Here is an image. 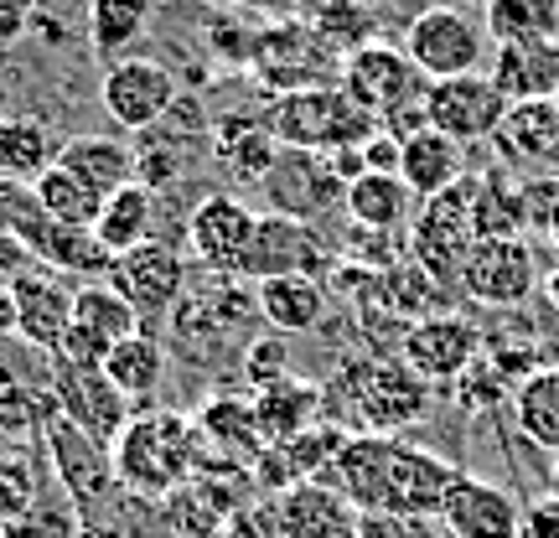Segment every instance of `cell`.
Here are the masks:
<instances>
[{"instance_id":"cell-1","label":"cell","mask_w":559,"mask_h":538,"mask_svg":"<svg viewBox=\"0 0 559 538\" xmlns=\"http://www.w3.org/2000/svg\"><path fill=\"white\" fill-rule=\"evenodd\" d=\"M430 394L436 388L404 358H358L321 383V419L353 435H400L404 425L430 415Z\"/></svg>"},{"instance_id":"cell-2","label":"cell","mask_w":559,"mask_h":538,"mask_svg":"<svg viewBox=\"0 0 559 538\" xmlns=\"http://www.w3.org/2000/svg\"><path fill=\"white\" fill-rule=\"evenodd\" d=\"M202 451L207 445H202L198 425L187 415H177V409H135L109 456H115V481L130 498L166 502L177 487L198 477Z\"/></svg>"},{"instance_id":"cell-3","label":"cell","mask_w":559,"mask_h":538,"mask_svg":"<svg viewBox=\"0 0 559 538\" xmlns=\"http://www.w3.org/2000/svg\"><path fill=\"white\" fill-rule=\"evenodd\" d=\"M270 130H275L280 145L337 156V151H358V145H368L383 124L373 120L342 83H321V88L280 94V99L270 104Z\"/></svg>"},{"instance_id":"cell-4","label":"cell","mask_w":559,"mask_h":538,"mask_svg":"<svg viewBox=\"0 0 559 538\" xmlns=\"http://www.w3.org/2000/svg\"><path fill=\"white\" fill-rule=\"evenodd\" d=\"M487 41L492 37H487L481 16L461 11V5H445V0L425 5V11L404 26V52H409V62H415L430 83L487 73V62H492Z\"/></svg>"},{"instance_id":"cell-5","label":"cell","mask_w":559,"mask_h":538,"mask_svg":"<svg viewBox=\"0 0 559 538\" xmlns=\"http://www.w3.org/2000/svg\"><path fill=\"white\" fill-rule=\"evenodd\" d=\"M135 140V181H145L151 192H166L177 187L202 156H213V120L202 99H187L181 94L166 115H160L151 130H140Z\"/></svg>"},{"instance_id":"cell-6","label":"cell","mask_w":559,"mask_h":538,"mask_svg":"<svg viewBox=\"0 0 559 538\" xmlns=\"http://www.w3.org/2000/svg\"><path fill=\"white\" fill-rule=\"evenodd\" d=\"M58 415V358L21 337H0V435H32Z\"/></svg>"},{"instance_id":"cell-7","label":"cell","mask_w":559,"mask_h":538,"mask_svg":"<svg viewBox=\"0 0 559 538\" xmlns=\"http://www.w3.org/2000/svg\"><path fill=\"white\" fill-rule=\"evenodd\" d=\"M337 83L379 124L389 120V115H400V109L425 104V94H430V79L419 73L415 62H409V52L394 47V41H368V47H358V52H347Z\"/></svg>"},{"instance_id":"cell-8","label":"cell","mask_w":559,"mask_h":538,"mask_svg":"<svg viewBox=\"0 0 559 538\" xmlns=\"http://www.w3.org/2000/svg\"><path fill=\"white\" fill-rule=\"evenodd\" d=\"M254 73L264 79V88L296 94V88L337 83L342 79V58L317 37V32H311V21H270V26H260Z\"/></svg>"},{"instance_id":"cell-9","label":"cell","mask_w":559,"mask_h":538,"mask_svg":"<svg viewBox=\"0 0 559 538\" xmlns=\"http://www.w3.org/2000/svg\"><path fill=\"white\" fill-rule=\"evenodd\" d=\"M472 198H477V177L456 181L451 192L430 198L415 213V234H409V249H415V264H425L440 285H461V264L477 249V234H472Z\"/></svg>"},{"instance_id":"cell-10","label":"cell","mask_w":559,"mask_h":538,"mask_svg":"<svg viewBox=\"0 0 559 538\" xmlns=\"http://www.w3.org/2000/svg\"><path fill=\"white\" fill-rule=\"evenodd\" d=\"M260 187H264L270 213L296 218V223L326 218V213L342 207V198H347V181L337 177L332 156H321V151H296V145H280L275 166H270V177H264Z\"/></svg>"},{"instance_id":"cell-11","label":"cell","mask_w":559,"mask_h":538,"mask_svg":"<svg viewBox=\"0 0 559 538\" xmlns=\"http://www.w3.org/2000/svg\"><path fill=\"white\" fill-rule=\"evenodd\" d=\"M104 279L130 300V311L140 316V332H151V321L177 311L181 296H187V260H181L177 243L151 239L140 249H130V254H120Z\"/></svg>"},{"instance_id":"cell-12","label":"cell","mask_w":559,"mask_h":538,"mask_svg":"<svg viewBox=\"0 0 559 538\" xmlns=\"http://www.w3.org/2000/svg\"><path fill=\"white\" fill-rule=\"evenodd\" d=\"M539 290V260L528 239H487L461 264V296L487 311H519Z\"/></svg>"},{"instance_id":"cell-13","label":"cell","mask_w":559,"mask_h":538,"mask_svg":"<svg viewBox=\"0 0 559 538\" xmlns=\"http://www.w3.org/2000/svg\"><path fill=\"white\" fill-rule=\"evenodd\" d=\"M181 99V83L171 79V68L156 58H120L104 68L99 79V104L104 115L120 124L124 135H140Z\"/></svg>"},{"instance_id":"cell-14","label":"cell","mask_w":559,"mask_h":538,"mask_svg":"<svg viewBox=\"0 0 559 538\" xmlns=\"http://www.w3.org/2000/svg\"><path fill=\"white\" fill-rule=\"evenodd\" d=\"M254 228H260V213L239 192H207L187 218V249L207 275H239Z\"/></svg>"},{"instance_id":"cell-15","label":"cell","mask_w":559,"mask_h":538,"mask_svg":"<svg viewBox=\"0 0 559 538\" xmlns=\"http://www.w3.org/2000/svg\"><path fill=\"white\" fill-rule=\"evenodd\" d=\"M37 435H41L47 461H52V471H58V487L79 502V507H94V502H104L120 487V481H115L109 445H99V440L88 435V430H79L68 415H52Z\"/></svg>"},{"instance_id":"cell-16","label":"cell","mask_w":559,"mask_h":538,"mask_svg":"<svg viewBox=\"0 0 559 538\" xmlns=\"http://www.w3.org/2000/svg\"><path fill=\"white\" fill-rule=\"evenodd\" d=\"M456 466L425 445H409V440L394 435V456H389V481H383V513L409 523L440 518V507L456 487Z\"/></svg>"},{"instance_id":"cell-17","label":"cell","mask_w":559,"mask_h":538,"mask_svg":"<svg viewBox=\"0 0 559 538\" xmlns=\"http://www.w3.org/2000/svg\"><path fill=\"white\" fill-rule=\"evenodd\" d=\"M400 358L409 362L430 388H440V383L456 388V383L466 379V368L481 358V332L466 316H456V311H440V316H425L404 332Z\"/></svg>"},{"instance_id":"cell-18","label":"cell","mask_w":559,"mask_h":538,"mask_svg":"<svg viewBox=\"0 0 559 538\" xmlns=\"http://www.w3.org/2000/svg\"><path fill=\"white\" fill-rule=\"evenodd\" d=\"M425 115H430V130H440V135L461 140V145H481V140L498 135L502 115H508V99L498 94V83L487 79V73H466V79L430 83Z\"/></svg>"},{"instance_id":"cell-19","label":"cell","mask_w":559,"mask_h":538,"mask_svg":"<svg viewBox=\"0 0 559 538\" xmlns=\"http://www.w3.org/2000/svg\"><path fill=\"white\" fill-rule=\"evenodd\" d=\"M321 264H326V249H321L311 223L264 213L260 228H254V239H249V249H243L239 279L260 285V279H275V275H317Z\"/></svg>"},{"instance_id":"cell-20","label":"cell","mask_w":559,"mask_h":538,"mask_svg":"<svg viewBox=\"0 0 559 538\" xmlns=\"http://www.w3.org/2000/svg\"><path fill=\"white\" fill-rule=\"evenodd\" d=\"M436 523L451 538H523V502L498 481L461 471Z\"/></svg>"},{"instance_id":"cell-21","label":"cell","mask_w":559,"mask_h":538,"mask_svg":"<svg viewBox=\"0 0 559 538\" xmlns=\"http://www.w3.org/2000/svg\"><path fill=\"white\" fill-rule=\"evenodd\" d=\"M347 435H353V430H342V425H332V419H321V425H311V430H300L296 440L264 445L249 477L264 487V498H280V492H290V487H300V481L326 477V466L337 461V451L347 445Z\"/></svg>"},{"instance_id":"cell-22","label":"cell","mask_w":559,"mask_h":538,"mask_svg":"<svg viewBox=\"0 0 559 538\" xmlns=\"http://www.w3.org/2000/svg\"><path fill=\"white\" fill-rule=\"evenodd\" d=\"M58 415H68L79 430H88L99 445L115 451V440H120V430L130 425L135 409L109 383L104 368H68V362H58Z\"/></svg>"},{"instance_id":"cell-23","label":"cell","mask_w":559,"mask_h":538,"mask_svg":"<svg viewBox=\"0 0 559 538\" xmlns=\"http://www.w3.org/2000/svg\"><path fill=\"white\" fill-rule=\"evenodd\" d=\"M11 296H16V337L32 342V347H58L62 332L73 326V296H79V285L62 275V270H41L32 264L26 275L11 279Z\"/></svg>"},{"instance_id":"cell-24","label":"cell","mask_w":559,"mask_h":538,"mask_svg":"<svg viewBox=\"0 0 559 538\" xmlns=\"http://www.w3.org/2000/svg\"><path fill=\"white\" fill-rule=\"evenodd\" d=\"M502 166H513L523 177H544L549 160L559 156V99H523L508 104L498 135H492Z\"/></svg>"},{"instance_id":"cell-25","label":"cell","mask_w":559,"mask_h":538,"mask_svg":"<svg viewBox=\"0 0 559 538\" xmlns=\"http://www.w3.org/2000/svg\"><path fill=\"white\" fill-rule=\"evenodd\" d=\"M275 507H280L285 538H353L358 534V507L321 477L280 492Z\"/></svg>"},{"instance_id":"cell-26","label":"cell","mask_w":559,"mask_h":538,"mask_svg":"<svg viewBox=\"0 0 559 538\" xmlns=\"http://www.w3.org/2000/svg\"><path fill=\"white\" fill-rule=\"evenodd\" d=\"M487 79L498 83V94L508 104L559 99V41H508V47H492Z\"/></svg>"},{"instance_id":"cell-27","label":"cell","mask_w":559,"mask_h":538,"mask_svg":"<svg viewBox=\"0 0 559 538\" xmlns=\"http://www.w3.org/2000/svg\"><path fill=\"white\" fill-rule=\"evenodd\" d=\"M239 507H243V498H239L234 481L228 477H202V471L160 502L166 523H171L181 538H223V528H228V518H234Z\"/></svg>"},{"instance_id":"cell-28","label":"cell","mask_w":559,"mask_h":538,"mask_svg":"<svg viewBox=\"0 0 559 538\" xmlns=\"http://www.w3.org/2000/svg\"><path fill=\"white\" fill-rule=\"evenodd\" d=\"M260 321L275 337H306L326 321V285L317 275H275L254 285Z\"/></svg>"},{"instance_id":"cell-29","label":"cell","mask_w":559,"mask_h":538,"mask_svg":"<svg viewBox=\"0 0 559 538\" xmlns=\"http://www.w3.org/2000/svg\"><path fill=\"white\" fill-rule=\"evenodd\" d=\"M254 425H260L264 445H280V440H296L300 430L321 425V383H306L296 373L254 388Z\"/></svg>"},{"instance_id":"cell-30","label":"cell","mask_w":559,"mask_h":538,"mask_svg":"<svg viewBox=\"0 0 559 538\" xmlns=\"http://www.w3.org/2000/svg\"><path fill=\"white\" fill-rule=\"evenodd\" d=\"M400 177L419 202L440 198V192H451L456 181H466V145L451 135H440V130H419V135L404 140Z\"/></svg>"},{"instance_id":"cell-31","label":"cell","mask_w":559,"mask_h":538,"mask_svg":"<svg viewBox=\"0 0 559 538\" xmlns=\"http://www.w3.org/2000/svg\"><path fill=\"white\" fill-rule=\"evenodd\" d=\"M156 213H160V192H151L145 181H130L120 192H109L99 223H94V239H99L109 260H120V254L156 239Z\"/></svg>"},{"instance_id":"cell-32","label":"cell","mask_w":559,"mask_h":538,"mask_svg":"<svg viewBox=\"0 0 559 538\" xmlns=\"http://www.w3.org/2000/svg\"><path fill=\"white\" fill-rule=\"evenodd\" d=\"M58 140L37 115H0V181L37 187L58 166Z\"/></svg>"},{"instance_id":"cell-33","label":"cell","mask_w":559,"mask_h":538,"mask_svg":"<svg viewBox=\"0 0 559 538\" xmlns=\"http://www.w3.org/2000/svg\"><path fill=\"white\" fill-rule=\"evenodd\" d=\"M415 192L404 187V177L394 171H368L347 187V198H342V213L358 223L362 234H400L404 223L415 218Z\"/></svg>"},{"instance_id":"cell-34","label":"cell","mask_w":559,"mask_h":538,"mask_svg":"<svg viewBox=\"0 0 559 538\" xmlns=\"http://www.w3.org/2000/svg\"><path fill=\"white\" fill-rule=\"evenodd\" d=\"M192 425H198V435H202V445H207V451H218L223 461H239L243 471H254L264 440H260L254 404H249V399H228V394H218V399L202 404Z\"/></svg>"},{"instance_id":"cell-35","label":"cell","mask_w":559,"mask_h":538,"mask_svg":"<svg viewBox=\"0 0 559 538\" xmlns=\"http://www.w3.org/2000/svg\"><path fill=\"white\" fill-rule=\"evenodd\" d=\"M73 332L88 337L99 352H109L115 342L135 337L140 316L130 311V300H124L109 279H79V296H73Z\"/></svg>"},{"instance_id":"cell-36","label":"cell","mask_w":559,"mask_h":538,"mask_svg":"<svg viewBox=\"0 0 559 538\" xmlns=\"http://www.w3.org/2000/svg\"><path fill=\"white\" fill-rule=\"evenodd\" d=\"M213 156H218L239 181H254V187H260L280 156V140H275V130H270V115H264V120H243V115L239 120H218L213 124Z\"/></svg>"},{"instance_id":"cell-37","label":"cell","mask_w":559,"mask_h":538,"mask_svg":"<svg viewBox=\"0 0 559 538\" xmlns=\"http://www.w3.org/2000/svg\"><path fill=\"white\" fill-rule=\"evenodd\" d=\"M513 425L528 445L559 456V362H544L513 388Z\"/></svg>"},{"instance_id":"cell-38","label":"cell","mask_w":559,"mask_h":538,"mask_svg":"<svg viewBox=\"0 0 559 538\" xmlns=\"http://www.w3.org/2000/svg\"><path fill=\"white\" fill-rule=\"evenodd\" d=\"M58 166L79 171L83 181H94L104 198H109V192H120V187L135 181V145L109 140V135H73V140H62Z\"/></svg>"},{"instance_id":"cell-39","label":"cell","mask_w":559,"mask_h":538,"mask_svg":"<svg viewBox=\"0 0 559 538\" xmlns=\"http://www.w3.org/2000/svg\"><path fill=\"white\" fill-rule=\"evenodd\" d=\"M32 198H37V207L52 223H62V228H83V234H94L104 202H109L94 181H83L79 171H68V166H52V171L32 187Z\"/></svg>"},{"instance_id":"cell-40","label":"cell","mask_w":559,"mask_h":538,"mask_svg":"<svg viewBox=\"0 0 559 538\" xmlns=\"http://www.w3.org/2000/svg\"><path fill=\"white\" fill-rule=\"evenodd\" d=\"M104 373H109V383H115L130 404L151 399L160 388V373H166V347H160L156 332H135V337L115 342V347L104 352Z\"/></svg>"},{"instance_id":"cell-41","label":"cell","mask_w":559,"mask_h":538,"mask_svg":"<svg viewBox=\"0 0 559 538\" xmlns=\"http://www.w3.org/2000/svg\"><path fill=\"white\" fill-rule=\"evenodd\" d=\"M481 26L492 47L508 41H559V0H487Z\"/></svg>"},{"instance_id":"cell-42","label":"cell","mask_w":559,"mask_h":538,"mask_svg":"<svg viewBox=\"0 0 559 538\" xmlns=\"http://www.w3.org/2000/svg\"><path fill=\"white\" fill-rule=\"evenodd\" d=\"M160 0H88V41L99 58L120 62L151 26V11Z\"/></svg>"},{"instance_id":"cell-43","label":"cell","mask_w":559,"mask_h":538,"mask_svg":"<svg viewBox=\"0 0 559 538\" xmlns=\"http://www.w3.org/2000/svg\"><path fill=\"white\" fill-rule=\"evenodd\" d=\"M472 234H477V243H487V239H523V234H528L523 192L502 177V171H492V177L477 181V198H472Z\"/></svg>"},{"instance_id":"cell-44","label":"cell","mask_w":559,"mask_h":538,"mask_svg":"<svg viewBox=\"0 0 559 538\" xmlns=\"http://www.w3.org/2000/svg\"><path fill=\"white\" fill-rule=\"evenodd\" d=\"M311 32H317L337 58L358 52L368 41H379V21H373V5L362 0H311Z\"/></svg>"},{"instance_id":"cell-45","label":"cell","mask_w":559,"mask_h":538,"mask_svg":"<svg viewBox=\"0 0 559 538\" xmlns=\"http://www.w3.org/2000/svg\"><path fill=\"white\" fill-rule=\"evenodd\" d=\"M0 538H83V507L68 492H37L26 513L0 528Z\"/></svg>"},{"instance_id":"cell-46","label":"cell","mask_w":559,"mask_h":538,"mask_svg":"<svg viewBox=\"0 0 559 538\" xmlns=\"http://www.w3.org/2000/svg\"><path fill=\"white\" fill-rule=\"evenodd\" d=\"M243 373H249V383L254 388H264V383H275L290 373V358H285V337H275V332H264L249 352H243Z\"/></svg>"},{"instance_id":"cell-47","label":"cell","mask_w":559,"mask_h":538,"mask_svg":"<svg viewBox=\"0 0 559 538\" xmlns=\"http://www.w3.org/2000/svg\"><path fill=\"white\" fill-rule=\"evenodd\" d=\"M223 538H285V528H280V507H275V498L243 502L239 513L228 518Z\"/></svg>"},{"instance_id":"cell-48","label":"cell","mask_w":559,"mask_h":538,"mask_svg":"<svg viewBox=\"0 0 559 538\" xmlns=\"http://www.w3.org/2000/svg\"><path fill=\"white\" fill-rule=\"evenodd\" d=\"M519 192H523V213H528V228L549 234V223H555V207H559V181H555V177H523Z\"/></svg>"},{"instance_id":"cell-49","label":"cell","mask_w":559,"mask_h":538,"mask_svg":"<svg viewBox=\"0 0 559 538\" xmlns=\"http://www.w3.org/2000/svg\"><path fill=\"white\" fill-rule=\"evenodd\" d=\"M37 21V0H0V47H16Z\"/></svg>"},{"instance_id":"cell-50","label":"cell","mask_w":559,"mask_h":538,"mask_svg":"<svg viewBox=\"0 0 559 538\" xmlns=\"http://www.w3.org/2000/svg\"><path fill=\"white\" fill-rule=\"evenodd\" d=\"M523 538H559V498L555 492L523 507Z\"/></svg>"},{"instance_id":"cell-51","label":"cell","mask_w":559,"mask_h":538,"mask_svg":"<svg viewBox=\"0 0 559 538\" xmlns=\"http://www.w3.org/2000/svg\"><path fill=\"white\" fill-rule=\"evenodd\" d=\"M32 260H37V254H32V249H26L11 228H0V285H11L16 275H26V270H32Z\"/></svg>"},{"instance_id":"cell-52","label":"cell","mask_w":559,"mask_h":538,"mask_svg":"<svg viewBox=\"0 0 559 538\" xmlns=\"http://www.w3.org/2000/svg\"><path fill=\"white\" fill-rule=\"evenodd\" d=\"M400 156H404V140H394L389 130H379V135L362 145V160H368V171H394V177H400Z\"/></svg>"},{"instance_id":"cell-53","label":"cell","mask_w":559,"mask_h":538,"mask_svg":"<svg viewBox=\"0 0 559 538\" xmlns=\"http://www.w3.org/2000/svg\"><path fill=\"white\" fill-rule=\"evenodd\" d=\"M353 538H415V523L394 518V513H358V534Z\"/></svg>"},{"instance_id":"cell-54","label":"cell","mask_w":559,"mask_h":538,"mask_svg":"<svg viewBox=\"0 0 559 538\" xmlns=\"http://www.w3.org/2000/svg\"><path fill=\"white\" fill-rule=\"evenodd\" d=\"M32 498H37L32 487H21L16 477H0V528H5L11 518H21V513H26V502H32Z\"/></svg>"},{"instance_id":"cell-55","label":"cell","mask_w":559,"mask_h":538,"mask_svg":"<svg viewBox=\"0 0 559 538\" xmlns=\"http://www.w3.org/2000/svg\"><path fill=\"white\" fill-rule=\"evenodd\" d=\"M239 5H249V11H260V16H275V21H296L306 0H239Z\"/></svg>"},{"instance_id":"cell-56","label":"cell","mask_w":559,"mask_h":538,"mask_svg":"<svg viewBox=\"0 0 559 538\" xmlns=\"http://www.w3.org/2000/svg\"><path fill=\"white\" fill-rule=\"evenodd\" d=\"M16 326H21L16 296H11V285H0V337H16Z\"/></svg>"},{"instance_id":"cell-57","label":"cell","mask_w":559,"mask_h":538,"mask_svg":"<svg viewBox=\"0 0 559 538\" xmlns=\"http://www.w3.org/2000/svg\"><path fill=\"white\" fill-rule=\"evenodd\" d=\"M544 296H549V306L559 311V264L549 270V275H544Z\"/></svg>"},{"instance_id":"cell-58","label":"cell","mask_w":559,"mask_h":538,"mask_svg":"<svg viewBox=\"0 0 559 538\" xmlns=\"http://www.w3.org/2000/svg\"><path fill=\"white\" fill-rule=\"evenodd\" d=\"M415 538H451V534H445L436 518H425V523H415Z\"/></svg>"},{"instance_id":"cell-59","label":"cell","mask_w":559,"mask_h":538,"mask_svg":"<svg viewBox=\"0 0 559 538\" xmlns=\"http://www.w3.org/2000/svg\"><path fill=\"white\" fill-rule=\"evenodd\" d=\"M549 492H555V498H559V456L549 461Z\"/></svg>"},{"instance_id":"cell-60","label":"cell","mask_w":559,"mask_h":538,"mask_svg":"<svg viewBox=\"0 0 559 538\" xmlns=\"http://www.w3.org/2000/svg\"><path fill=\"white\" fill-rule=\"evenodd\" d=\"M549 239H555V249H559V207H555V223H549Z\"/></svg>"},{"instance_id":"cell-61","label":"cell","mask_w":559,"mask_h":538,"mask_svg":"<svg viewBox=\"0 0 559 538\" xmlns=\"http://www.w3.org/2000/svg\"><path fill=\"white\" fill-rule=\"evenodd\" d=\"M37 5H52V0H37Z\"/></svg>"},{"instance_id":"cell-62","label":"cell","mask_w":559,"mask_h":538,"mask_svg":"<svg viewBox=\"0 0 559 538\" xmlns=\"http://www.w3.org/2000/svg\"><path fill=\"white\" fill-rule=\"evenodd\" d=\"M362 5H373V0H362Z\"/></svg>"}]
</instances>
